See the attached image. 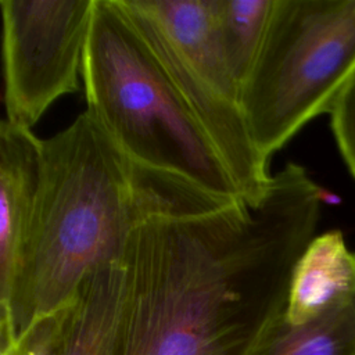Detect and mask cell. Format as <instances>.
Returning a JSON list of instances; mask_svg holds the SVG:
<instances>
[{
	"label": "cell",
	"instance_id": "cell-1",
	"mask_svg": "<svg viewBox=\"0 0 355 355\" xmlns=\"http://www.w3.org/2000/svg\"><path fill=\"white\" fill-rule=\"evenodd\" d=\"M324 198L308 172L288 162L258 202L136 227L121 261L126 291L116 355H265Z\"/></svg>",
	"mask_w": 355,
	"mask_h": 355
},
{
	"label": "cell",
	"instance_id": "cell-2",
	"mask_svg": "<svg viewBox=\"0 0 355 355\" xmlns=\"http://www.w3.org/2000/svg\"><path fill=\"white\" fill-rule=\"evenodd\" d=\"M239 200L132 161L86 110L40 141L33 218L6 304L1 345L68 305L93 270L119 263L141 223L215 211Z\"/></svg>",
	"mask_w": 355,
	"mask_h": 355
},
{
	"label": "cell",
	"instance_id": "cell-3",
	"mask_svg": "<svg viewBox=\"0 0 355 355\" xmlns=\"http://www.w3.org/2000/svg\"><path fill=\"white\" fill-rule=\"evenodd\" d=\"M87 111L136 164L243 200L208 135L118 0H94L82 64Z\"/></svg>",
	"mask_w": 355,
	"mask_h": 355
},
{
	"label": "cell",
	"instance_id": "cell-4",
	"mask_svg": "<svg viewBox=\"0 0 355 355\" xmlns=\"http://www.w3.org/2000/svg\"><path fill=\"white\" fill-rule=\"evenodd\" d=\"M355 73V0H275L258 57L241 85L251 139L269 161L329 112Z\"/></svg>",
	"mask_w": 355,
	"mask_h": 355
},
{
	"label": "cell",
	"instance_id": "cell-5",
	"mask_svg": "<svg viewBox=\"0 0 355 355\" xmlns=\"http://www.w3.org/2000/svg\"><path fill=\"white\" fill-rule=\"evenodd\" d=\"M187 103L245 202L272 179L241 107V86L219 44L211 0H118Z\"/></svg>",
	"mask_w": 355,
	"mask_h": 355
},
{
	"label": "cell",
	"instance_id": "cell-6",
	"mask_svg": "<svg viewBox=\"0 0 355 355\" xmlns=\"http://www.w3.org/2000/svg\"><path fill=\"white\" fill-rule=\"evenodd\" d=\"M94 0H0L6 119L32 129L79 89Z\"/></svg>",
	"mask_w": 355,
	"mask_h": 355
},
{
	"label": "cell",
	"instance_id": "cell-7",
	"mask_svg": "<svg viewBox=\"0 0 355 355\" xmlns=\"http://www.w3.org/2000/svg\"><path fill=\"white\" fill-rule=\"evenodd\" d=\"M40 141L32 129L6 118L0 123V305L10 297L33 218Z\"/></svg>",
	"mask_w": 355,
	"mask_h": 355
},
{
	"label": "cell",
	"instance_id": "cell-8",
	"mask_svg": "<svg viewBox=\"0 0 355 355\" xmlns=\"http://www.w3.org/2000/svg\"><path fill=\"white\" fill-rule=\"evenodd\" d=\"M125 291L122 262L89 273L65 308L61 355H116Z\"/></svg>",
	"mask_w": 355,
	"mask_h": 355
},
{
	"label": "cell",
	"instance_id": "cell-9",
	"mask_svg": "<svg viewBox=\"0 0 355 355\" xmlns=\"http://www.w3.org/2000/svg\"><path fill=\"white\" fill-rule=\"evenodd\" d=\"M351 294H355V252L340 230L315 236L294 268L284 322L305 323Z\"/></svg>",
	"mask_w": 355,
	"mask_h": 355
},
{
	"label": "cell",
	"instance_id": "cell-10",
	"mask_svg": "<svg viewBox=\"0 0 355 355\" xmlns=\"http://www.w3.org/2000/svg\"><path fill=\"white\" fill-rule=\"evenodd\" d=\"M265 355H355V294L301 324L283 318Z\"/></svg>",
	"mask_w": 355,
	"mask_h": 355
},
{
	"label": "cell",
	"instance_id": "cell-11",
	"mask_svg": "<svg viewBox=\"0 0 355 355\" xmlns=\"http://www.w3.org/2000/svg\"><path fill=\"white\" fill-rule=\"evenodd\" d=\"M273 6L275 0H211L219 44L240 86L258 57Z\"/></svg>",
	"mask_w": 355,
	"mask_h": 355
},
{
	"label": "cell",
	"instance_id": "cell-12",
	"mask_svg": "<svg viewBox=\"0 0 355 355\" xmlns=\"http://www.w3.org/2000/svg\"><path fill=\"white\" fill-rule=\"evenodd\" d=\"M65 308L33 320L12 341L1 345V355H61Z\"/></svg>",
	"mask_w": 355,
	"mask_h": 355
},
{
	"label": "cell",
	"instance_id": "cell-13",
	"mask_svg": "<svg viewBox=\"0 0 355 355\" xmlns=\"http://www.w3.org/2000/svg\"><path fill=\"white\" fill-rule=\"evenodd\" d=\"M329 114L338 150L355 178V73L334 100Z\"/></svg>",
	"mask_w": 355,
	"mask_h": 355
}]
</instances>
